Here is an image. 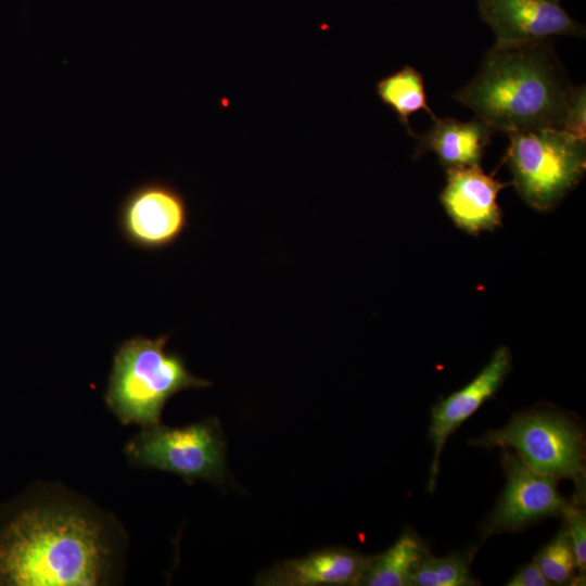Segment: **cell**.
I'll list each match as a JSON object with an SVG mask.
<instances>
[{
  "mask_svg": "<svg viewBox=\"0 0 586 586\" xmlns=\"http://www.w3.org/2000/svg\"><path fill=\"white\" fill-rule=\"evenodd\" d=\"M107 517L74 498L24 504L0 523V585H103L117 559Z\"/></svg>",
  "mask_w": 586,
  "mask_h": 586,
  "instance_id": "1",
  "label": "cell"
},
{
  "mask_svg": "<svg viewBox=\"0 0 586 586\" xmlns=\"http://www.w3.org/2000/svg\"><path fill=\"white\" fill-rule=\"evenodd\" d=\"M573 89L550 41L544 40L494 46L454 98L494 131L509 135L561 129Z\"/></svg>",
  "mask_w": 586,
  "mask_h": 586,
  "instance_id": "2",
  "label": "cell"
},
{
  "mask_svg": "<svg viewBox=\"0 0 586 586\" xmlns=\"http://www.w3.org/2000/svg\"><path fill=\"white\" fill-rule=\"evenodd\" d=\"M168 340V334L155 339L136 335L116 348L104 402L123 424H158L171 396L212 385L192 374L181 355L166 351Z\"/></svg>",
  "mask_w": 586,
  "mask_h": 586,
  "instance_id": "3",
  "label": "cell"
},
{
  "mask_svg": "<svg viewBox=\"0 0 586 586\" xmlns=\"http://www.w3.org/2000/svg\"><path fill=\"white\" fill-rule=\"evenodd\" d=\"M508 136L510 144L504 162L518 194L536 211L555 208L585 174L586 140L556 128Z\"/></svg>",
  "mask_w": 586,
  "mask_h": 586,
  "instance_id": "4",
  "label": "cell"
},
{
  "mask_svg": "<svg viewBox=\"0 0 586 586\" xmlns=\"http://www.w3.org/2000/svg\"><path fill=\"white\" fill-rule=\"evenodd\" d=\"M470 444L513 448L532 470L572 480L575 498H585L584 434L564 416L545 410L520 412L502 429L487 431Z\"/></svg>",
  "mask_w": 586,
  "mask_h": 586,
  "instance_id": "5",
  "label": "cell"
},
{
  "mask_svg": "<svg viewBox=\"0 0 586 586\" xmlns=\"http://www.w3.org/2000/svg\"><path fill=\"white\" fill-rule=\"evenodd\" d=\"M136 466L167 471L186 482L222 483L226 443L217 418H206L182 428L155 424L142 428L125 447Z\"/></svg>",
  "mask_w": 586,
  "mask_h": 586,
  "instance_id": "6",
  "label": "cell"
},
{
  "mask_svg": "<svg viewBox=\"0 0 586 586\" xmlns=\"http://www.w3.org/2000/svg\"><path fill=\"white\" fill-rule=\"evenodd\" d=\"M189 222L186 196L174 184L163 180H149L132 188L122 200L117 213L123 239L143 251L174 245Z\"/></svg>",
  "mask_w": 586,
  "mask_h": 586,
  "instance_id": "7",
  "label": "cell"
},
{
  "mask_svg": "<svg viewBox=\"0 0 586 586\" xmlns=\"http://www.w3.org/2000/svg\"><path fill=\"white\" fill-rule=\"evenodd\" d=\"M507 476L504 493L482 528L485 537L500 532H515L547 517L562 515L569 501L557 488V479L527 467L507 448L502 453Z\"/></svg>",
  "mask_w": 586,
  "mask_h": 586,
  "instance_id": "8",
  "label": "cell"
},
{
  "mask_svg": "<svg viewBox=\"0 0 586 586\" xmlns=\"http://www.w3.org/2000/svg\"><path fill=\"white\" fill-rule=\"evenodd\" d=\"M482 20L492 28L494 46L549 40L553 36L582 37L584 27L561 7L560 0H477Z\"/></svg>",
  "mask_w": 586,
  "mask_h": 586,
  "instance_id": "9",
  "label": "cell"
},
{
  "mask_svg": "<svg viewBox=\"0 0 586 586\" xmlns=\"http://www.w3.org/2000/svg\"><path fill=\"white\" fill-rule=\"evenodd\" d=\"M511 365L510 349L505 345L499 346L470 383L432 407L429 438L433 444L434 456L428 484L430 491L435 487L440 456L448 436L496 394L511 370Z\"/></svg>",
  "mask_w": 586,
  "mask_h": 586,
  "instance_id": "10",
  "label": "cell"
},
{
  "mask_svg": "<svg viewBox=\"0 0 586 586\" xmlns=\"http://www.w3.org/2000/svg\"><path fill=\"white\" fill-rule=\"evenodd\" d=\"M441 203L460 230L477 235L501 226L502 212L497 203L501 189L510 183L487 175L480 165L446 169Z\"/></svg>",
  "mask_w": 586,
  "mask_h": 586,
  "instance_id": "11",
  "label": "cell"
},
{
  "mask_svg": "<svg viewBox=\"0 0 586 586\" xmlns=\"http://www.w3.org/2000/svg\"><path fill=\"white\" fill-rule=\"evenodd\" d=\"M370 557L357 551L331 547L290 559L259 574L264 586H349L360 585Z\"/></svg>",
  "mask_w": 586,
  "mask_h": 586,
  "instance_id": "12",
  "label": "cell"
},
{
  "mask_svg": "<svg viewBox=\"0 0 586 586\" xmlns=\"http://www.w3.org/2000/svg\"><path fill=\"white\" fill-rule=\"evenodd\" d=\"M494 132L477 118L460 122L450 117H436L428 131L413 133L417 140L413 157L433 152L446 169L480 165Z\"/></svg>",
  "mask_w": 586,
  "mask_h": 586,
  "instance_id": "13",
  "label": "cell"
},
{
  "mask_svg": "<svg viewBox=\"0 0 586 586\" xmlns=\"http://www.w3.org/2000/svg\"><path fill=\"white\" fill-rule=\"evenodd\" d=\"M428 552L424 543L407 530L387 550L370 557L360 585L410 586L417 565Z\"/></svg>",
  "mask_w": 586,
  "mask_h": 586,
  "instance_id": "14",
  "label": "cell"
},
{
  "mask_svg": "<svg viewBox=\"0 0 586 586\" xmlns=\"http://www.w3.org/2000/svg\"><path fill=\"white\" fill-rule=\"evenodd\" d=\"M375 90L380 100L395 112L410 136L415 133L409 124L411 114L422 110L433 120L436 118L428 105L421 73L409 65L380 79Z\"/></svg>",
  "mask_w": 586,
  "mask_h": 586,
  "instance_id": "15",
  "label": "cell"
},
{
  "mask_svg": "<svg viewBox=\"0 0 586 586\" xmlns=\"http://www.w3.org/2000/svg\"><path fill=\"white\" fill-rule=\"evenodd\" d=\"M474 552L435 558L428 552L417 565L410 586H471L480 584L470 571Z\"/></svg>",
  "mask_w": 586,
  "mask_h": 586,
  "instance_id": "16",
  "label": "cell"
},
{
  "mask_svg": "<svg viewBox=\"0 0 586 586\" xmlns=\"http://www.w3.org/2000/svg\"><path fill=\"white\" fill-rule=\"evenodd\" d=\"M544 576L552 585L571 584L575 577V557L565 527L534 558Z\"/></svg>",
  "mask_w": 586,
  "mask_h": 586,
  "instance_id": "17",
  "label": "cell"
},
{
  "mask_svg": "<svg viewBox=\"0 0 586 586\" xmlns=\"http://www.w3.org/2000/svg\"><path fill=\"white\" fill-rule=\"evenodd\" d=\"M582 501L573 499L563 512L564 527L575 557L578 575L585 576L586 570V518Z\"/></svg>",
  "mask_w": 586,
  "mask_h": 586,
  "instance_id": "18",
  "label": "cell"
},
{
  "mask_svg": "<svg viewBox=\"0 0 586 586\" xmlns=\"http://www.w3.org/2000/svg\"><path fill=\"white\" fill-rule=\"evenodd\" d=\"M561 129L575 138L586 140L584 85L574 87L563 116Z\"/></svg>",
  "mask_w": 586,
  "mask_h": 586,
  "instance_id": "19",
  "label": "cell"
},
{
  "mask_svg": "<svg viewBox=\"0 0 586 586\" xmlns=\"http://www.w3.org/2000/svg\"><path fill=\"white\" fill-rule=\"evenodd\" d=\"M508 586H549L551 585L544 576L537 563L533 561L518 570L509 579Z\"/></svg>",
  "mask_w": 586,
  "mask_h": 586,
  "instance_id": "20",
  "label": "cell"
}]
</instances>
